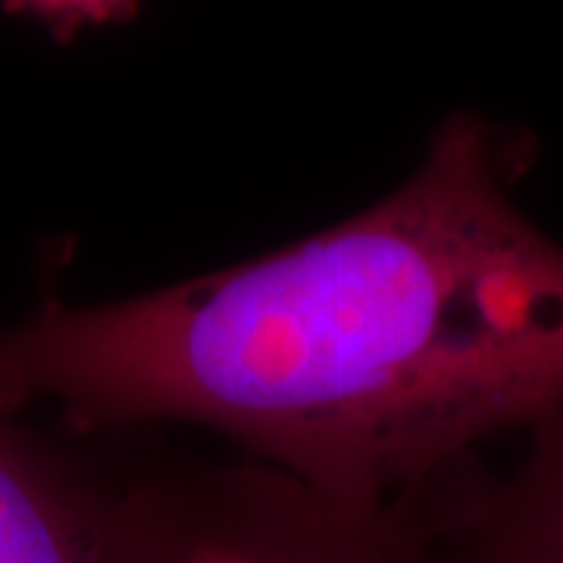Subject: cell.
<instances>
[{
	"label": "cell",
	"instance_id": "cell-4",
	"mask_svg": "<svg viewBox=\"0 0 563 563\" xmlns=\"http://www.w3.org/2000/svg\"><path fill=\"white\" fill-rule=\"evenodd\" d=\"M407 507L444 563H563V417L532 429L501 479H476L463 463Z\"/></svg>",
	"mask_w": 563,
	"mask_h": 563
},
{
	"label": "cell",
	"instance_id": "cell-1",
	"mask_svg": "<svg viewBox=\"0 0 563 563\" xmlns=\"http://www.w3.org/2000/svg\"><path fill=\"white\" fill-rule=\"evenodd\" d=\"M514 176V147L457 113L391 195L301 242L0 329V410L203 426L332 501H413L563 417V247Z\"/></svg>",
	"mask_w": 563,
	"mask_h": 563
},
{
	"label": "cell",
	"instance_id": "cell-5",
	"mask_svg": "<svg viewBox=\"0 0 563 563\" xmlns=\"http://www.w3.org/2000/svg\"><path fill=\"white\" fill-rule=\"evenodd\" d=\"M139 3L141 0H0L7 13L44 22L57 41L76 38L81 29L132 20Z\"/></svg>",
	"mask_w": 563,
	"mask_h": 563
},
{
	"label": "cell",
	"instance_id": "cell-2",
	"mask_svg": "<svg viewBox=\"0 0 563 563\" xmlns=\"http://www.w3.org/2000/svg\"><path fill=\"white\" fill-rule=\"evenodd\" d=\"M117 476L132 563H444L407 504L351 507L247 457Z\"/></svg>",
	"mask_w": 563,
	"mask_h": 563
},
{
	"label": "cell",
	"instance_id": "cell-3",
	"mask_svg": "<svg viewBox=\"0 0 563 563\" xmlns=\"http://www.w3.org/2000/svg\"><path fill=\"white\" fill-rule=\"evenodd\" d=\"M0 563H132L120 476L63 457L3 410Z\"/></svg>",
	"mask_w": 563,
	"mask_h": 563
}]
</instances>
